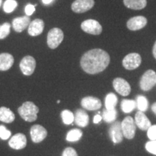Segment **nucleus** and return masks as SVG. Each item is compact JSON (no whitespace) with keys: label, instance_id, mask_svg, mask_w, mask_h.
Returning a JSON list of instances; mask_svg holds the SVG:
<instances>
[{"label":"nucleus","instance_id":"f257e3e1","mask_svg":"<svg viewBox=\"0 0 156 156\" xmlns=\"http://www.w3.org/2000/svg\"><path fill=\"white\" fill-rule=\"evenodd\" d=\"M110 61L108 52L101 48H94L83 54L80 59V66L86 73L95 75L104 71Z\"/></svg>","mask_w":156,"mask_h":156},{"label":"nucleus","instance_id":"f03ea898","mask_svg":"<svg viewBox=\"0 0 156 156\" xmlns=\"http://www.w3.org/2000/svg\"><path fill=\"white\" fill-rule=\"evenodd\" d=\"M38 112V106L30 101L23 103L22 106L18 108V114L21 118L28 122H33L37 119Z\"/></svg>","mask_w":156,"mask_h":156},{"label":"nucleus","instance_id":"7ed1b4c3","mask_svg":"<svg viewBox=\"0 0 156 156\" xmlns=\"http://www.w3.org/2000/svg\"><path fill=\"white\" fill-rule=\"evenodd\" d=\"M64 33L58 28H54L48 31L47 44L51 49H55L64 40Z\"/></svg>","mask_w":156,"mask_h":156},{"label":"nucleus","instance_id":"20e7f679","mask_svg":"<svg viewBox=\"0 0 156 156\" xmlns=\"http://www.w3.org/2000/svg\"><path fill=\"white\" fill-rule=\"evenodd\" d=\"M156 84V73L153 69H148L143 74L140 81V87L143 91H149Z\"/></svg>","mask_w":156,"mask_h":156},{"label":"nucleus","instance_id":"39448f33","mask_svg":"<svg viewBox=\"0 0 156 156\" xmlns=\"http://www.w3.org/2000/svg\"><path fill=\"white\" fill-rule=\"evenodd\" d=\"M122 124V130L123 135L128 140L133 139L135 136L136 125L133 118L131 116H126L124 119Z\"/></svg>","mask_w":156,"mask_h":156},{"label":"nucleus","instance_id":"423d86ee","mask_svg":"<svg viewBox=\"0 0 156 156\" xmlns=\"http://www.w3.org/2000/svg\"><path fill=\"white\" fill-rule=\"evenodd\" d=\"M81 29L84 32L90 35L98 36L103 31V27L98 21L93 19H88L81 23Z\"/></svg>","mask_w":156,"mask_h":156},{"label":"nucleus","instance_id":"0eeeda50","mask_svg":"<svg viewBox=\"0 0 156 156\" xmlns=\"http://www.w3.org/2000/svg\"><path fill=\"white\" fill-rule=\"evenodd\" d=\"M142 63V57L138 53H130L124 56L122 61L123 67L127 70L136 69Z\"/></svg>","mask_w":156,"mask_h":156},{"label":"nucleus","instance_id":"6e6552de","mask_svg":"<svg viewBox=\"0 0 156 156\" xmlns=\"http://www.w3.org/2000/svg\"><path fill=\"white\" fill-rule=\"evenodd\" d=\"M36 66V59L31 56H26L21 60L20 63V69L23 75L30 76L34 73Z\"/></svg>","mask_w":156,"mask_h":156},{"label":"nucleus","instance_id":"1a4fd4ad","mask_svg":"<svg viewBox=\"0 0 156 156\" xmlns=\"http://www.w3.org/2000/svg\"><path fill=\"white\" fill-rule=\"evenodd\" d=\"M113 86L115 90L122 96H127L131 93V86L129 83L123 78H115L113 81Z\"/></svg>","mask_w":156,"mask_h":156},{"label":"nucleus","instance_id":"9d476101","mask_svg":"<svg viewBox=\"0 0 156 156\" xmlns=\"http://www.w3.org/2000/svg\"><path fill=\"white\" fill-rule=\"evenodd\" d=\"M94 0H75L72 4L71 8L75 13H84L94 7Z\"/></svg>","mask_w":156,"mask_h":156},{"label":"nucleus","instance_id":"9b49d317","mask_svg":"<svg viewBox=\"0 0 156 156\" xmlns=\"http://www.w3.org/2000/svg\"><path fill=\"white\" fill-rule=\"evenodd\" d=\"M147 23V18L145 16L139 15V16L132 17L130 19H129L126 22V27L129 30L136 31L145 28Z\"/></svg>","mask_w":156,"mask_h":156},{"label":"nucleus","instance_id":"f8f14e48","mask_svg":"<svg viewBox=\"0 0 156 156\" xmlns=\"http://www.w3.org/2000/svg\"><path fill=\"white\" fill-rule=\"evenodd\" d=\"M30 136L32 141L35 143L42 142L47 136V131L44 126L39 124L34 125L30 129Z\"/></svg>","mask_w":156,"mask_h":156},{"label":"nucleus","instance_id":"ddd939ff","mask_svg":"<svg viewBox=\"0 0 156 156\" xmlns=\"http://www.w3.org/2000/svg\"><path fill=\"white\" fill-rule=\"evenodd\" d=\"M81 106L88 111H96L101 108L102 103L100 99L93 96L83 98L81 101Z\"/></svg>","mask_w":156,"mask_h":156},{"label":"nucleus","instance_id":"4468645a","mask_svg":"<svg viewBox=\"0 0 156 156\" xmlns=\"http://www.w3.org/2000/svg\"><path fill=\"white\" fill-rule=\"evenodd\" d=\"M27 138L25 134L22 133H17L15 134L9 140V147L14 150H22L26 147Z\"/></svg>","mask_w":156,"mask_h":156},{"label":"nucleus","instance_id":"2eb2a0df","mask_svg":"<svg viewBox=\"0 0 156 156\" xmlns=\"http://www.w3.org/2000/svg\"><path fill=\"white\" fill-rule=\"evenodd\" d=\"M109 136L114 144L120 143L122 141L124 135L122 130V124L119 122H116L112 124L109 129Z\"/></svg>","mask_w":156,"mask_h":156},{"label":"nucleus","instance_id":"dca6fc26","mask_svg":"<svg viewBox=\"0 0 156 156\" xmlns=\"http://www.w3.org/2000/svg\"><path fill=\"white\" fill-rule=\"evenodd\" d=\"M30 23V17L29 16H23L16 17L12 20V28L15 31L21 33L29 26Z\"/></svg>","mask_w":156,"mask_h":156},{"label":"nucleus","instance_id":"f3484780","mask_svg":"<svg viewBox=\"0 0 156 156\" xmlns=\"http://www.w3.org/2000/svg\"><path fill=\"white\" fill-rule=\"evenodd\" d=\"M44 29V23L41 19H35L30 22L28 26V33L31 36H37L42 34Z\"/></svg>","mask_w":156,"mask_h":156},{"label":"nucleus","instance_id":"a211bd4d","mask_svg":"<svg viewBox=\"0 0 156 156\" xmlns=\"http://www.w3.org/2000/svg\"><path fill=\"white\" fill-rule=\"evenodd\" d=\"M135 124L137 127H139L141 130L146 131L148 129L151 127V123L147 116L142 112H137L135 114Z\"/></svg>","mask_w":156,"mask_h":156},{"label":"nucleus","instance_id":"6ab92c4d","mask_svg":"<svg viewBox=\"0 0 156 156\" xmlns=\"http://www.w3.org/2000/svg\"><path fill=\"white\" fill-rule=\"evenodd\" d=\"M14 64V57L9 53L0 54V71H7L12 67Z\"/></svg>","mask_w":156,"mask_h":156},{"label":"nucleus","instance_id":"aec40b11","mask_svg":"<svg viewBox=\"0 0 156 156\" xmlns=\"http://www.w3.org/2000/svg\"><path fill=\"white\" fill-rule=\"evenodd\" d=\"M75 122L78 126L85 127L88 125L89 116L88 114L84 110L77 109L75 114Z\"/></svg>","mask_w":156,"mask_h":156},{"label":"nucleus","instance_id":"412c9836","mask_svg":"<svg viewBox=\"0 0 156 156\" xmlns=\"http://www.w3.org/2000/svg\"><path fill=\"white\" fill-rule=\"evenodd\" d=\"M124 6L130 9L141 10L147 6V0H123Z\"/></svg>","mask_w":156,"mask_h":156},{"label":"nucleus","instance_id":"4be33fe9","mask_svg":"<svg viewBox=\"0 0 156 156\" xmlns=\"http://www.w3.org/2000/svg\"><path fill=\"white\" fill-rule=\"evenodd\" d=\"M15 116L10 109L7 107L0 108V121L5 123H12L15 120Z\"/></svg>","mask_w":156,"mask_h":156},{"label":"nucleus","instance_id":"5701e85b","mask_svg":"<svg viewBox=\"0 0 156 156\" xmlns=\"http://www.w3.org/2000/svg\"><path fill=\"white\" fill-rule=\"evenodd\" d=\"M118 103V98L114 93H110L106 96L105 99V106L107 110H112L116 107Z\"/></svg>","mask_w":156,"mask_h":156},{"label":"nucleus","instance_id":"b1692460","mask_svg":"<svg viewBox=\"0 0 156 156\" xmlns=\"http://www.w3.org/2000/svg\"><path fill=\"white\" fill-rule=\"evenodd\" d=\"M136 102L133 100L124 99L121 103V108L124 113H130L136 108Z\"/></svg>","mask_w":156,"mask_h":156},{"label":"nucleus","instance_id":"393cba45","mask_svg":"<svg viewBox=\"0 0 156 156\" xmlns=\"http://www.w3.org/2000/svg\"><path fill=\"white\" fill-rule=\"evenodd\" d=\"M83 136V132L79 129H73L68 132L66 139L68 142H77Z\"/></svg>","mask_w":156,"mask_h":156},{"label":"nucleus","instance_id":"a878e982","mask_svg":"<svg viewBox=\"0 0 156 156\" xmlns=\"http://www.w3.org/2000/svg\"><path fill=\"white\" fill-rule=\"evenodd\" d=\"M117 117V112L116 109H112V110H106L103 111L102 119L107 123H111L116 120Z\"/></svg>","mask_w":156,"mask_h":156},{"label":"nucleus","instance_id":"bb28decb","mask_svg":"<svg viewBox=\"0 0 156 156\" xmlns=\"http://www.w3.org/2000/svg\"><path fill=\"white\" fill-rule=\"evenodd\" d=\"M136 106L140 112H145L148 108V101L143 95H138L136 97Z\"/></svg>","mask_w":156,"mask_h":156},{"label":"nucleus","instance_id":"cd10ccee","mask_svg":"<svg viewBox=\"0 0 156 156\" xmlns=\"http://www.w3.org/2000/svg\"><path fill=\"white\" fill-rule=\"evenodd\" d=\"M61 116L64 124H67V125L73 124L74 120H75V115L73 114V112H70L69 110L62 111L61 113Z\"/></svg>","mask_w":156,"mask_h":156},{"label":"nucleus","instance_id":"c85d7f7f","mask_svg":"<svg viewBox=\"0 0 156 156\" xmlns=\"http://www.w3.org/2000/svg\"><path fill=\"white\" fill-rule=\"evenodd\" d=\"M17 2L16 0H6L4 3L3 9L6 13H11L17 8Z\"/></svg>","mask_w":156,"mask_h":156},{"label":"nucleus","instance_id":"c756f323","mask_svg":"<svg viewBox=\"0 0 156 156\" xmlns=\"http://www.w3.org/2000/svg\"><path fill=\"white\" fill-rule=\"evenodd\" d=\"M11 25L9 23H5L0 25V40L7 38L10 34Z\"/></svg>","mask_w":156,"mask_h":156},{"label":"nucleus","instance_id":"7c9ffc66","mask_svg":"<svg viewBox=\"0 0 156 156\" xmlns=\"http://www.w3.org/2000/svg\"><path fill=\"white\" fill-rule=\"evenodd\" d=\"M11 132L7 129L5 126L0 125V138L3 140L9 139L11 136Z\"/></svg>","mask_w":156,"mask_h":156},{"label":"nucleus","instance_id":"2f4dec72","mask_svg":"<svg viewBox=\"0 0 156 156\" xmlns=\"http://www.w3.org/2000/svg\"><path fill=\"white\" fill-rule=\"evenodd\" d=\"M145 149L153 155H156V140H151L145 145Z\"/></svg>","mask_w":156,"mask_h":156},{"label":"nucleus","instance_id":"473e14b6","mask_svg":"<svg viewBox=\"0 0 156 156\" xmlns=\"http://www.w3.org/2000/svg\"><path fill=\"white\" fill-rule=\"evenodd\" d=\"M147 136L151 140H156V125L151 126L148 129Z\"/></svg>","mask_w":156,"mask_h":156},{"label":"nucleus","instance_id":"72a5a7b5","mask_svg":"<svg viewBox=\"0 0 156 156\" xmlns=\"http://www.w3.org/2000/svg\"><path fill=\"white\" fill-rule=\"evenodd\" d=\"M62 156H78V155L74 148L69 147L64 150Z\"/></svg>","mask_w":156,"mask_h":156},{"label":"nucleus","instance_id":"f704fd0d","mask_svg":"<svg viewBox=\"0 0 156 156\" xmlns=\"http://www.w3.org/2000/svg\"><path fill=\"white\" fill-rule=\"evenodd\" d=\"M35 10H36L35 5H31V4H28V5H27L25 8V12L27 16H30V15H32L34 14Z\"/></svg>","mask_w":156,"mask_h":156},{"label":"nucleus","instance_id":"c9c22d12","mask_svg":"<svg viewBox=\"0 0 156 156\" xmlns=\"http://www.w3.org/2000/svg\"><path fill=\"white\" fill-rule=\"evenodd\" d=\"M101 119H102V116H100L99 114L95 115L94 119H93V123H94V124H98V123L101 121Z\"/></svg>","mask_w":156,"mask_h":156},{"label":"nucleus","instance_id":"e433bc0d","mask_svg":"<svg viewBox=\"0 0 156 156\" xmlns=\"http://www.w3.org/2000/svg\"><path fill=\"white\" fill-rule=\"evenodd\" d=\"M153 55L154 56V58L156 59V41L154 43L153 47Z\"/></svg>","mask_w":156,"mask_h":156},{"label":"nucleus","instance_id":"4c0bfd02","mask_svg":"<svg viewBox=\"0 0 156 156\" xmlns=\"http://www.w3.org/2000/svg\"><path fill=\"white\" fill-rule=\"evenodd\" d=\"M54 0H42V2L44 4V5H50L51 3L53 2Z\"/></svg>","mask_w":156,"mask_h":156},{"label":"nucleus","instance_id":"58836bf2","mask_svg":"<svg viewBox=\"0 0 156 156\" xmlns=\"http://www.w3.org/2000/svg\"><path fill=\"white\" fill-rule=\"evenodd\" d=\"M151 108H152V111H153V112H154V114L156 115V102L154 103L152 105Z\"/></svg>","mask_w":156,"mask_h":156},{"label":"nucleus","instance_id":"ea45409f","mask_svg":"<svg viewBox=\"0 0 156 156\" xmlns=\"http://www.w3.org/2000/svg\"><path fill=\"white\" fill-rule=\"evenodd\" d=\"M2 3V0H0V7H1Z\"/></svg>","mask_w":156,"mask_h":156}]
</instances>
